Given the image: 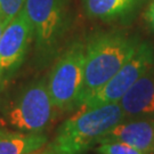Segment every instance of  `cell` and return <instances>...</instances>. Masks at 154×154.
<instances>
[{
    "instance_id": "cell-1",
    "label": "cell",
    "mask_w": 154,
    "mask_h": 154,
    "mask_svg": "<svg viewBox=\"0 0 154 154\" xmlns=\"http://www.w3.org/2000/svg\"><path fill=\"white\" fill-rule=\"evenodd\" d=\"M137 38L121 31L99 32L85 45L83 85L79 107L111 80L137 49Z\"/></svg>"
},
{
    "instance_id": "cell-2",
    "label": "cell",
    "mask_w": 154,
    "mask_h": 154,
    "mask_svg": "<svg viewBox=\"0 0 154 154\" xmlns=\"http://www.w3.org/2000/svg\"><path fill=\"white\" fill-rule=\"evenodd\" d=\"M125 119L119 103L80 107L62 123L50 149L54 154H82Z\"/></svg>"
},
{
    "instance_id": "cell-3",
    "label": "cell",
    "mask_w": 154,
    "mask_h": 154,
    "mask_svg": "<svg viewBox=\"0 0 154 154\" xmlns=\"http://www.w3.org/2000/svg\"><path fill=\"white\" fill-rule=\"evenodd\" d=\"M85 44L77 41L69 46L56 62L47 79L54 106L61 110L79 107L83 85Z\"/></svg>"
},
{
    "instance_id": "cell-4",
    "label": "cell",
    "mask_w": 154,
    "mask_h": 154,
    "mask_svg": "<svg viewBox=\"0 0 154 154\" xmlns=\"http://www.w3.org/2000/svg\"><path fill=\"white\" fill-rule=\"evenodd\" d=\"M54 107L47 80L41 79L21 91L8 112V120L20 131L41 132L53 120Z\"/></svg>"
},
{
    "instance_id": "cell-5",
    "label": "cell",
    "mask_w": 154,
    "mask_h": 154,
    "mask_svg": "<svg viewBox=\"0 0 154 154\" xmlns=\"http://www.w3.org/2000/svg\"><path fill=\"white\" fill-rule=\"evenodd\" d=\"M154 66V48L149 42H140L134 55L107 83L88 98L80 107H96L119 103L122 96Z\"/></svg>"
},
{
    "instance_id": "cell-6",
    "label": "cell",
    "mask_w": 154,
    "mask_h": 154,
    "mask_svg": "<svg viewBox=\"0 0 154 154\" xmlns=\"http://www.w3.org/2000/svg\"><path fill=\"white\" fill-rule=\"evenodd\" d=\"M24 9L33 29L38 49L50 53L56 48L65 29V0H25Z\"/></svg>"
},
{
    "instance_id": "cell-7",
    "label": "cell",
    "mask_w": 154,
    "mask_h": 154,
    "mask_svg": "<svg viewBox=\"0 0 154 154\" xmlns=\"http://www.w3.org/2000/svg\"><path fill=\"white\" fill-rule=\"evenodd\" d=\"M32 38V25L23 7L8 23L0 39L1 71H14L22 64Z\"/></svg>"
},
{
    "instance_id": "cell-8",
    "label": "cell",
    "mask_w": 154,
    "mask_h": 154,
    "mask_svg": "<svg viewBox=\"0 0 154 154\" xmlns=\"http://www.w3.org/2000/svg\"><path fill=\"white\" fill-rule=\"evenodd\" d=\"M121 142L131 145L145 154H154V119L122 121L98 140L97 145Z\"/></svg>"
},
{
    "instance_id": "cell-9",
    "label": "cell",
    "mask_w": 154,
    "mask_h": 154,
    "mask_svg": "<svg viewBox=\"0 0 154 154\" xmlns=\"http://www.w3.org/2000/svg\"><path fill=\"white\" fill-rule=\"evenodd\" d=\"M125 118L153 119L154 69L146 72L119 100Z\"/></svg>"
},
{
    "instance_id": "cell-10",
    "label": "cell",
    "mask_w": 154,
    "mask_h": 154,
    "mask_svg": "<svg viewBox=\"0 0 154 154\" xmlns=\"http://www.w3.org/2000/svg\"><path fill=\"white\" fill-rule=\"evenodd\" d=\"M48 142L41 132L9 131L0 128V154H30Z\"/></svg>"
},
{
    "instance_id": "cell-11",
    "label": "cell",
    "mask_w": 154,
    "mask_h": 154,
    "mask_svg": "<svg viewBox=\"0 0 154 154\" xmlns=\"http://www.w3.org/2000/svg\"><path fill=\"white\" fill-rule=\"evenodd\" d=\"M142 0H85V11L90 18L104 22L129 16Z\"/></svg>"
},
{
    "instance_id": "cell-12",
    "label": "cell",
    "mask_w": 154,
    "mask_h": 154,
    "mask_svg": "<svg viewBox=\"0 0 154 154\" xmlns=\"http://www.w3.org/2000/svg\"><path fill=\"white\" fill-rule=\"evenodd\" d=\"M96 152L98 154H145L131 145L121 142L99 144L96 147Z\"/></svg>"
},
{
    "instance_id": "cell-13",
    "label": "cell",
    "mask_w": 154,
    "mask_h": 154,
    "mask_svg": "<svg viewBox=\"0 0 154 154\" xmlns=\"http://www.w3.org/2000/svg\"><path fill=\"white\" fill-rule=\"evenodd\" d=\"M25 5V0H0V15L11 22Z\"/></svg>"
},
{
    "instance_id": "cell-14",
    "label": "cell",
    "mask_w": 154,
    "mask_h": 154,
    "mask_svg": "<svg viewBox=\"0 0 154 154\" xmlns=\"http://www.w3.org/2000/svg\"><path fill=\"white\" fill-rule=\"evenodd\" d=\"M145 21L147 23L149 28L154 31V0H151L149 7L145 11Z\"/></svg>"
},
{
    "instance_id": "cell-15",
    "label": "cell",
    "mask_w": 154,
    "mask_h": 154,
    "mask_svg": "<svg viewBox=\"0 0 154 154\" xmlns=\"http://www.w3.org/2000/svg\"><path fill=\"white\" fill-rule=\"evenodd\" d=\"M8 21H6L4 17L0 15V39H1V35H2V33H4V31H5L6 26L8 25Z\"/></svg>"
},
{
    "instance_id": "cell-16",
    "label": "cell",
    "mask_w": 154,
    "mask_h": 154,
    "mask_svg": "<svg viewBox=\"0 0 154 154\" xmlns=\"http://www.w3.org/2000/svg\"><path fill=\"white\" fill-rule=\"evenodd\" d=\"M30 154H54L51 149H47V151H40V152H35V153H30Z\"/></svg>"
}]
</instances>
